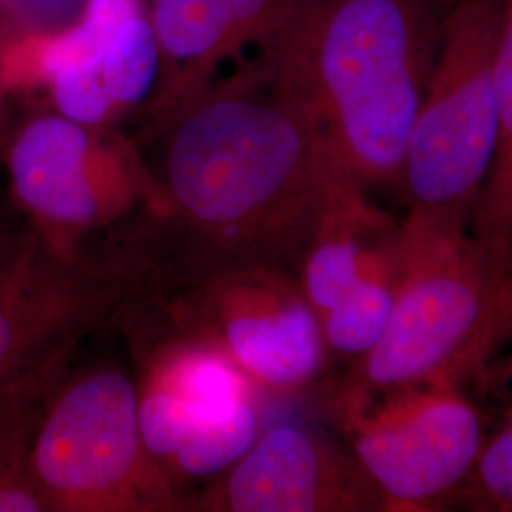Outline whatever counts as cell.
I'll return each mask as SVG.
<instances>
[{
  "label": "cell",
  "mask_w": 512,
  "mask_h": 512,
  "mask_svg": "<svg viewBox=\"0 0 512 512\" xmlns=\"http://www.w3.org/2000/svg\"><path fill=\"white\" fill-rule=\"evenodd\" d=\"M156 129L162 205L126 234L167 291L243 266L296 274L330 205L355 188L258 69L211 86Z\"/></svg>",
  "instance_id": "1"
},
{
  "label": "cell",
  "mask_w": 512,
  "mask_h": 512,
  "mask_svg": "<svg viewBox=\"0 0 512 512\" xmlns=\"http://www.w3.org/2000/svg\"><path fill=\"white\" fill-rule=\"evenodd\" d=\"M444 0H306L268 84L336 173L365 192L401 184L404 150L439 59Z\"/></svg>",
  "instance_id": "2"
},
{
  "label": "cell",
  "mask_w": 512,
  "mask_h": 512,
  "mask_svg": "<svg viewBox=\"0 0 512 512\" xmlns=\"http://www.w3.org/2000/svg\"><path fill=\"white\" fill-rule=\"evenodd\" d=\"M512 336V266L471 228L408 217L401 270L384 334L338 389L357 397L461 385Z\"/></svg>",
  "instance_id": "3"
},
{
  "label": "cell",
  "mask_w": 512,
  "mask_h": 512,
  "mask_svg": "<svg viewBox=\"0 0 512 512\" xmlns=\"http://www.w3.org/2000/svg\"><path fill=\"white\" fill-rule=\"evenodd\" d=\"M162 293L154 260L126 234L59 255L10 203L0 209V380L57 344L122 325Z\"/></svg>",
  "instance_id": "4"
},
{
  "label": "cell",
  "mask_w": 512,
  "mask_h": 512,
  "mask_svg": "<svg viewBox=\"0 0 512 512\" xmlns=\"http://www.w3.org/2000/svg\"><path fill=\"white\" fill-rule=\"evenodd\" d=\"M501 19V0H454L446 12L439 59L404 150L401 184L414 219L471 228L497 148Z\"/></svg>",
  "instance_id": "5"
},
{
  "label": "cell",
  "mask_w": 512,
  "mask_h": 512,
  "mask_svg": "<svg viewBox=\"0 0 512 512\" xmlns=\"http://www.w3.org/2000/svg\"><path fill=\"white\" fill-rule=\"evenodd\" d=\"M148 313L150 330L135 311L122 323L133 342L139 423L150 456L183 497L190 482L217 478L253 446L260 389L219 349L175 327L158 298Z\"/></svg>",
  "instance_id": "6"
},
{
  "label": "cell",
  "mask_w": 512,
  "mask_h": 512,
  "mask_svg": "<svg viewBox=\"0 0 512 512\" xmlns=\"http://www.w3.org/2000/svg\"><path fill=\"white\" fill-rule=\"evenodd\" d=\"M31 475L46 512H181L143 439L135 380L120 366L71 368L38 431Z\"/></svg>",
  "instance_id": "7"
},
{
  "label": "cell",
  "mask_w": 512,
  "mask_h": 512,
  "mask_svg": "<svg viewBox=\"0 0 512 512\" xmlns=\"http://www.w3.org/2000/svg\"><path fill=\"white\" fill-rule=\"evenodd\" d=\"M4 164L12 205L59 255H80L93 234L162 205L156 175L133 141L52 109L19 122Z\"/></svg>",
  "instance_id": "8"
},
{
  "label": "cell",
  "mask_w": 512,
  "mask_h": 512,
  "mask_svg": "<svg viewBox=\"0 0 512 512\" xmlns=\"http://www.w3.org/2000/svg\"><path fill=\"white\" fill-rule=\"evenodd\" d=\"M330 412L385 511H425L463 486L482 452L480 414L458 385L357 397L336 391Z\"/></svg>",
  "instance_id": "9"
},
{
  "label": "cell",
  "mask_w": 512,
  "mask_h": 512,
  "mask_svg": "<svg viewBox=\"0 0 512 512\" xmlns=\"http://www.w3.org/2000/svg\"><path fill=\"white\" fill-rule=\"evenodd\" d=\"M165 317L224 353L264 391L289 395L321 374L329 349L298 275L243 266L158 296Z\"/></svg>",
  "instance_id": "10"
},
{
  "label": "cell",
  "mask_w": 512,
  "mask_h": 512,
  "mask_svg": "<svg viewBox=\"0 0 512 512\" xmlns=\"http://www.w3.org/2000/svg\"><path fill=\"white\" fill-rule=\"evenodd\" d=\"M23 65L12 82L44 86L50 109L114 128L156 90L162 54L141 0H86L65 29L33 40Z\"/></svg>",
  "instance_id": "11"
},
{
  "label": "cell",
  "mask_w": 512,
  "mask_h": 512,
  "mask_svg": "<svg viewBox=\"0 0 512 512\" xmlns=\"http://www.w3.org/2000/svg\"><path fill=\"white\" fill-rule=\"evenodd\" d=\"M401 270V226L357 188L344 190L298 266L329 353L359 359L384 334Z\"/></svg>",
  "instance_id": "12"
},
{
  "label": "cell",
  "mask_w": 512,
  "mask_h": 512,
  "mask_svg": "<svg viewBox=\"0 0 512 512\" xmlns=\"http://www.w3.org/2000/svg\"><path fill=\"white\" fill-rule=\"evenodd\" d=\"M374 511L384 499L351 450L300 425L262 429L232 467L181 497V512Z\"/></svg>",
  "instance_id": "13"
},
{
  "label": "cell",
  "mask_w": 512,
  "mask_h": 512,
  "mask_svg": "<svg viewBox=\"0 0 512 512\" xmlns=\"http://www.w3.org/2000/svg\"><path fill=\"white\" fill-rule=\"evenodd\" d=\"M306 0H154L162 65L150 103L158 128L213 86L220 63L256 48L266 65Z\"/></svg>",
  "instance_id": "14"
},
{
  "label": "cell",
  "mask_w": 512,
  "mask_h": 512,
  "mask_svg": "<svg viewBox=\"0 0 512 512\" xmlns=\"http://www.w3.org/2000/svg\"><path fill=\"white\" fill-rule=\"evenodd\" d=\"M80 342H63L0 380V512H46L31 459L48 406Z\"/></svg>",
  "instance_id": "15"
},
{
  "label": "cell",
  "mask_w": 512,
  "mask_h": 512,
  "mask_svg": "<svg viewBox=\"0 0 512 512\" xmlns=\"http://www.w3.org/2000/svg\"><path fill=\"white\" fill-rule=\"evenodd\" d=\"M501 8L494 65L497 148L490 175L476 200L471 236L495 260L512 266V0H501Z\"/></svg>",
  "instance_id": "16"
},
{
  "label": "cell",
  "mask_w": 512,
  "mask_h": 512,
  "mask_svg": "<svg viewBox=\"0 0 512 512\" xmlns=\"http://www.w3.org/2000/svg\"><path fill=\"white\" fill-rule=\"evenodd\" d=\"M461 490L475 511L512 512V418L494 437L484 439Z\"/></svg>",
  "instance_id": "17"
},
{
  "label": "cell",
  "mask_w": 512,
  "mask_h": 512,
  "mask_svg": "<svg viewBox=\"0 0 512 512\" xmlns=\"http://www.w3.org/2000/svg\"><path fill=\"white\" fill-rule=\"evenodd\" d=\"M2 2L25 18L52 23L71 14L76 6H84L86 0H2Z\"/></svg>",
  "instance_id": "18"
},
{
  "label": "cell",
  "mask_w": 512,
  "mask_h": 512,
  "mask_svg": "<svg viewBox=\"0 0 512 512\" xmlns=\"http://www.w3.org/2000/svg\"><path fill=\"white\" fill-rule=\"evenodd\" d=\"M444 2H454V0H444Z\"/></svg>",
  "instance_id": "19"
}]
</instances>
